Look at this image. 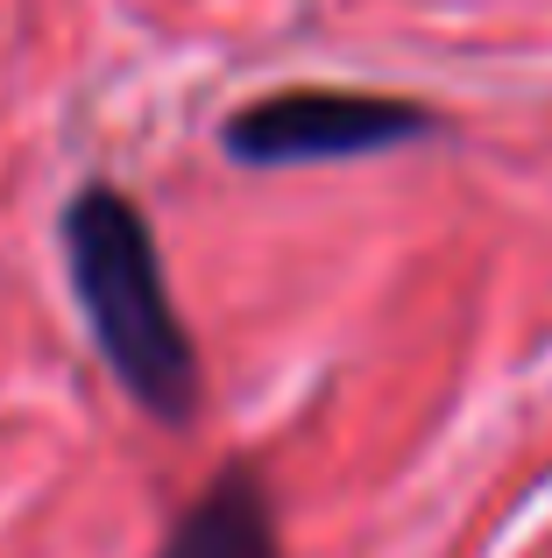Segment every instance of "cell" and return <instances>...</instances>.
Returning a JSON list of instances; mask_svg holds the SVG:
<instances>
[{
  "instance_id": "3957f363",
  "label": "cell",
  "mask_w": 552,
  "mask_h": 558,
  "mask_svg": "<svg viewBox=\"0 0 552 558\" xmlns=\"http://www.w3.org/2000/svg\"><path fill=\"white\" fill-rule=\"evenodd\" d=\"M156 558H284L276 502L249 460H227L192 502L170 517Z\"/></svg>"
},
{
  "instance_id": "6da1fadb",
  "label": "cell",
  "mask_w": 552,
  "mask_h": 558,
  "mask_svg": "<svg viewBox=\"0 0 552 558\" xmlns=\"http://www.w3.org/2000/svg\"><path fill=\"white\" fill-rule=\"evenodd\" d=\"M64 276L85 312L93 354L107 361L113 389L164 432H184L206 410V361L192 347L178 298H170L164 255H156L149 213L121 184H79L57 213Z\"/></svg>"
},
{
  "instance_id": "7a4b0ae2",
  "label": "cell",
  "mask_w": 552,
  "mask_h": 558,
  "mask_svg": "<svg viewBox=\"0 0 552 558\" xmlns=\"http://www.w3.org/2000/svg\"><path fill=\"white\" fill-rule=\"evenodd\" d=\"M440 113L404 93H355V85H284V93L249 99L220 121V149L241 170H290V163H340V156H375L397 142L440 135Z\"/></svg>"
}]
</instances>
